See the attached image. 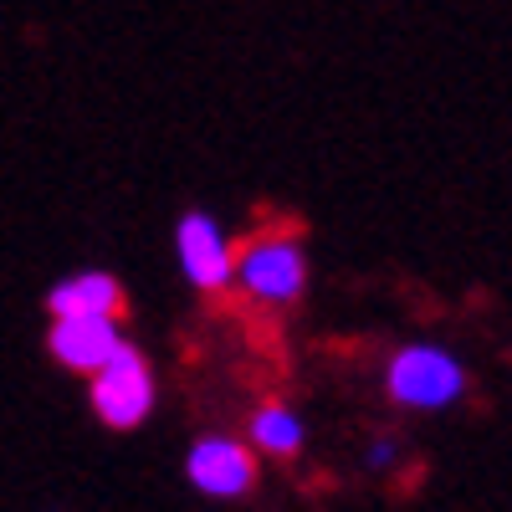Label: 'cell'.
<instances>
[{"label":"cell","mask_w":512,"mask_h":512,"mask_svg":"<svg viewBox=\"0 0 512 512\" xmlns=\"http://www.w3.org/2000/svg\"><path fill=\"white\" fill-rule=\"evenodd\" d=\"M466 384H472L466 379V364L446 344H431V338L400 344L384 359V395H390V405H400L410 415H441V410L461 405Z\"/></svg>","instance_id":"7a4b0ae2"},{"label":"cell","mask_w":512,"mask_h":512,"mask_svg":"<svg viewBox=\"0 0 512 512\" xmlns=\"http://www.w3.org/2000/svg\"><path fill=\"white\" fill-rule=\"evenodd\" d=\"M88 405L108 431H139L159 405V384H154V369H149L144 349H134L123 338V344L113 349V359L98 374H88Z\"/></svg>","instance_id":"3957f363"},{"label":"cell","mask_w":512,"mask_h":512,"mask_svg":"<svg viewBox=\"0 0 512 512\" xmlns=\"http://www.w3.org/2000/svg\"><path fill=\"white\" fill-rule=\"evenodd\" d=\"M175 256L195 292H226L236 277V241L210 210H185L175 221Z\"/></svg>","instance_id":"5b68a950"},{"label":"cell","mask_w":512,"mask_h":512,"mask_svg":"<svg viewBox=\"0 0 512 512\" xmlns=\"http://www.w3.org/2000/svg\"><path fill=\"white\" fill-rule=\"evenodd\" d=\"M47 313L52 318H77V313L123 318V282L103 267H82V272L47 287Z\"/></svg>","instance_id":"52a82bcc"},{"label":"cell","mask_w":512,"mask_h":512,"mask_svg":"<svg viewBox=\"0 0 512 512\" xmlns=\"http://www.w3.org/2000/svg\"><path fill=\"white\" fill-rule=\"evenodd\" d=\"M185 482L210 502H241L262 482V456L241 436H200L185 451Z\"/></svg>","instance_id":"277c9868"},{"label":"cell","mask_w":512,"mask_h":512,"mask_svg":"<svg viewBox=\"0 0 512 512\" xmlns=\"http://www.w3.org/2000/svg\"><path fill=\"white\" fill-rule=\"evenodd\" d=\"M364 466H369L374 477L400 472V466H405V441H400V436H369V446H364Z\"/></svg>","instance_id":"9c48e42d"},{"label":"cell","mask_w":512,"mask_h":512,"mask_svg":"<svg viewBox=\"0 0 512 512\" xmlns=\"http://www.w3.org/2000/svg\"><path fill=\"white\" fill-rule=\"evenodd\" d=\"M123 344V323L103 313H77V318H52L47 328V354L72 369V374H98L113 349Z\"/></svg>","instance_id":"8992f818"},{"label":"cell","mask_w":512,"mask_h":512,"mask_svg":"<svg viewBox=\"0 0 512 512\" xmlns=\"http://www.w3.org/2000/svg\"><path fill=\"white\" fill-rule=\"evenodd\" d=\"M246 446L267 461H297L308 446V425L287 400H262L246 420Z\"/></svg>","instance_id":"ba28073f"},{"label":"cell","mask_w":512,"mask_h":512,"mask_svg":"<svg viewBox=\"0 0 512 512\" xmlns=\"http://www.w3.org/2000/svg\"><path fill=\"white\" fill-rule=\"evenodd\" d=\"M231 287H241L251 303H267V308H292L303 303L308 292V246L287 221L251 231L236 246V277Z\"/></svg>","instance_id":"6da1fadb"}]
</instances>
